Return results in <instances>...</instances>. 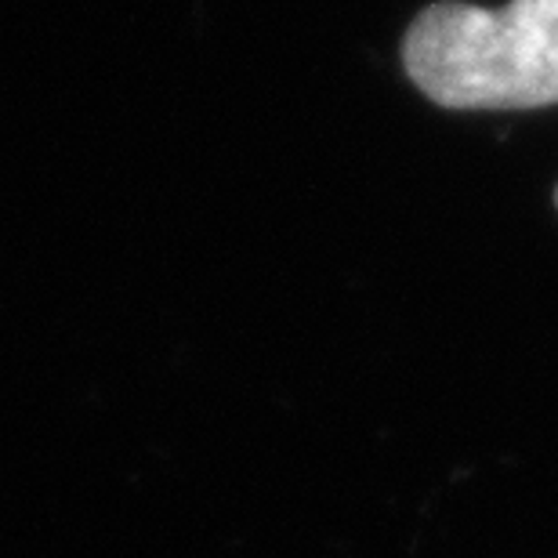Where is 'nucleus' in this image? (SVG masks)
Returning <instances> with one entry per match:
<instances>
[{
    "instance_id": "f257e3e1",
    "label": "nucleus",
    "mask_w": 558,
    "mask_h": 558,
    "mask_svg": "<svg viewBox=\"0 0 558 558\" xmlns=\"http://www.w3.org/2000/svg\"><path fill=\"white\" fill-rule=\"evenodd\" d=\"M407 76L446 109L558 106V0H439L403 37Z\"/></svg>"
},
{
    "instance_id": "f03ea898",
    "label": "nucleus",
    "mask_w": 558,
    "mask_h": 558,
    "mask_svg": "<svg viewBox=\"0 0 558 558\" xmlns=\"http://www.w3.org/2000/svg\"><path fill=\"white\" fill-rule=\"evenodd\" d=\"M555 207H558V189H555Z\"/></svg>"
}]
</instances>
